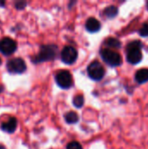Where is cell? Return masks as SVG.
<instances>
[{
	"mask_svg": "<svg viewBox=\"0 0 148 149\" xmlns=\"http://www.w3.org/2000/svg\"><path fill=\"white\" fill-rule=\"evenodd\" d=\"M66 149H83L82 146L77 142V141H71L70 143H68Z\"/></svg>",
	"mask_w": 148,
	"mask_h": 149,
	"instance_id": "17",
	"label": "cell"
},
{
	"mask_svg": "<svg viewBox=\"0 0 148 149\" xmlns=\"http://www.w3.org/2000/svg\"><path fill=\"white\" fill-rule=\"evenodd\" d=\"M135 80L139 84H144L148 81V69L142 68L135 73Z\"/></svg>",
	"mask_w": 148,
	"mask_h": 149,
	"instance_id": "11",
	"label": "cell"
},
{
	"mask_svg": "<svg viewBox=\"0 0 148 149\" xmlns=\"http://www.w3.org/2000/svg\"><path fill=\"white\" fill-rule=\"evenodd\" d=\"M78 58V52L76 49L71 45H66L61 52V60L67 65L73 64Z\"/></svg>",
	"mask_w": 148,
	"mask_h": 149,
	"instance_id": "8",
	"label": "cell"
},
{
	"mask_svg": "<svg viewBox=\"0 0 148 149\" xmlns=\"http://www.w3.org/2000/svg\"><path fill=\"white\" fill-rule=\"evenodd\" d=\"M72 103H73V105H74L75 107L81 108L84 106V103H85L84 96L81 95V94H78V95L74 96V98L72 100Z\"/></svg>",
	"mask_w": 148,
	"mask_h": 149,
	"instance_id": "15",
	"label": "cell"
},
{
	"mask_svg": "<svg viewBox=\"0 0 148 149\" xmlns=\"http://www.w3.org/2000/svg\"><path fill=\"white\" fill-rule=\"evenodd\" d=\"M55 80L57 85L63 89H69L73 83L72 74L65 70L58 72L55 76Z\"/></svg>",
	"mask_w": 148,
	"mask_h": 149,
	"instance_id": "6",
	"label": "cell"
},
{
	"mask_svg": "<svg viewBox=\"0 0 148 149\" xmlns=\"http://www.w3.org/2000/svg\"><path fill=\"white\" fill-rule=\"evenodd\" d=\"M3 86L2 85H0V93L3 92Z\"/></svg>",
	"mask_w": 148,
	"mask_h": 149,
	"instance_id": "19",
	"label": "cell"
},
{
	"mask_svg": "<svg viewBox=\"0 0 148 149\" xmlns=\"http://www.w3.org/2000/svg\"><path fill=\"white\" fill-rule=\"evenodd\" d=\"M100 56L105 63H106L110 66H119L122 64V57L120 53L115 52L114 50L103 48L100 51Z\"/></svg>",
	"mask_w": 148,
	"mask_h": 149,
	"instance_id": "3",
	"label": "cell"
},
{
	"mask_svg": "<svg viewBox=\"0 0 148 149\" xmlns=\"http://www.w3.org/2000/svg\"><path fill=\"white\" fill-rule=\"evenodd\" d=\"M87 73L92 79L98 81L102 79L103 77L105 76V69L99 62L93 61L88 65Z\"/></svg>",
	"mask_w": 148,
	"mask_h": 149,
	"instance_id": "5",
	"label": "cell"
},
{
	"mask_svg": "<svg viewBox=\"0 0 148 149\" xmlns=\"http://www.w3.org/2000/svg\"><path fill=\"white\" fill-rule=\"evenodd\" d=\"M142 44L139 40L130 42L126 46V59L132 65H137L142 60Z\"/></svg>",
	"mask_w": 148,
	"mask_h": 149,
	"instance_id": "2",
	"label": "cell"
},
{
	"mask_svg": "<svg viewBox=\"0 0 148 149\" xmlns=\"http://www.w3.org/2000/svg\"><path fill=\"white\" fill-rule=\"evenodd\" d=\"M0 149H6L3 146H0Z\"/></svg>",
	"mask_w": 148,
	"mask_h": 149,
	"instance_id": "20",
	"label": "cell"
},
{
	"mask_svg": "<svg viewBox=\"0 0 148 149\" xmlns=\"http://www.w3.org/2000/svg\"><path fill=\"white\" fill-rule=\"evenodd\" d=\"M104 16L106 17L107 18H113L115 17L118 13H119V10L116 6L114 5H110L108 7H106L105 10H104Z\"/></svg>",
	"mask_w": 148,
	"mask_h": 149,
	"instance_id": "12",
	"label": "cell"
},
{
	"mask_svg": "<svg viewBox=\"0 0 148 149\" xmlns=\"http://www.w3.org/2000/svg\"><path fill=\"white\" fill-rule=\"evenodd\" d=\"M26 2H24V1H18V2H16L15 3V6H16V8L17 9H18V10H23L25 6H26Z\"/></svg>",
	"mask_w": 148,
	"mask_h": 149,
	"instance_id": "18",
	"label": "cell"
},
{
	"mask_svg": "<svg viewBox=\"0 0 148 149\" xmlns=\"http://www.w3.org/2000/svg\"><path fill=\"white\" fill-rule=\"evenodd\" d=\"M100 28H101V24L99 21L95 17H90L85 22V29L89 32L92 33L97 32L100 30Z\"/></svg>",
	"mask_w": 148,
	"mask_h": 149,
	"instance_id": "10",
	"label": "cell"
},
{
	"mask_svg": "<svg viewBox=\"0 0 148 149\" xmlns=\"http://www.w3.org/2000/svg\"><path fill=\"white\" fill-rule=\"evenodd\" d=\"M105 45L107 46L108 49H118L121 46V43L120 40L114 38H108L105 40Z\"/></svg>",
	"mask_w": 148,
	"mask_h": 149,
	"instance_id": "13",
	"label": "cell"
},
{
	"mask_svg": "<svg viewBox=\"0 0 148 149\" xmlns=\"http://www.w3.org/2000/svg\"><path fill=\"white\" fill-rule=\"evenodd\" d=\"M17 50V43L10 38H3L0 40V52L4 56L13 54Z\"/></svg>",
	"mask_w": 148,
	"mask_h": 149,
	"instance_id": "7",
	"label": "cell"
},
{
	"mask_svg": "<svg viewBox=\"0 0 148 149\" xmlns=\"http://www.w3.org/2000/svg\"><path fill=\"white\" fill-rule=\"evenodd\" d=\"M2 64V60H1V58H0V65Z\"/></svg>",
	"mask_w": 148,
	"mask_h": 149,
	"instance_id": "21",
	"label": "cell"
},
{
	"mask_svg": "<svg viewBox=\"0 0 148 149\" xmlns=\"http://www.w3.org/2000/svg\"><path fill=\"white\" fill-rule=\"evenodd\" d=\"M65 120L68 124H76L79 121V115L77 113L71 111L65 114Z\"/></svg>",
	"mask_w": 148,
	"mask_h": 149,
	"instance_id": "14",
	"label": "cell"
},
{
	"mask_svg": "<svg viewBox=\"0 0 148 149\" xmlns=\"http://www.w3.org/2000/svg\"><path fill=\"white\" fill-rule=\"evenodd\" d=\"M139 33L141 37H147L148 36V24H144L139 31Z\"/></svg>",
	"mask_w": 148,
	"mask_h": 149,
	"instance_id": "16",
	"label": "cell"
},
{
	"mask_svg": "<svg viewBox=\"0 0 148 149\" xmlns=\"http://www.w3.org/2000/svg\"><path fill=\"white\" fill-rule=\"evenodd\" d=\"M147 10H148V2H147Z\"/></svg>",
	"mask_w": 148,
	"mask_h": 149,
	"instance_id": "22",
	"label": "cell"
},
{
	"mask_svg": "<svg viewBox=\"0 0 148 149\" xmlns=\"http://www.w3.org/2000/svg\"><path fill=\"white\" fill-rule=\"evenodd\" d=\"M58 53V46L55 45H41L39 52L31 58V61L35 64L42 63L45 61L53 60Z\"/></svg>",
	"mask_w": 148,
	"mask_h": 149,
	"instance_id": "1",
	"label": "cell"
},
{
	"mask_svg": "<svg viewBox=\"0 0 148 149\" xmlns=\"http://www.w3.org/2000/svg\"><path fill=\"white\" fill-rule=\"evenodd\" d=\"M26 64L22 59L21 58H14L7 61L6 64V68L9 72L14 73V74H18V73H23L26 70Z\"/></svg>",
	"mask_w": 148,
	"mask_h": 149,
	"instance_id": "4",
	"label": "cell"
},
{
	"mask_svg": "<svg viewBox=\"0 0 148 149\" xmlns=\"http://www.w3.org/2000/svg\"><path fill=\"white\" fill-rule=\"evenodd\" d=\"M17 121L16 120V118L11 117L7 121L2 123L1 125V129L3 132H6L8 134H12L15 132V130L17 129Z\"/></svg>",
	"mask_w": 148,
	"mask_h": 149,
	"instance_id": "9",
	"label": "cell"
}]
</instances>
